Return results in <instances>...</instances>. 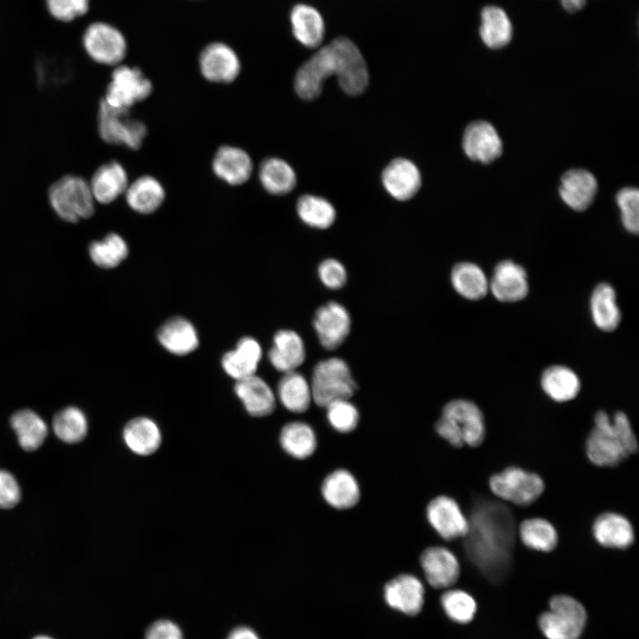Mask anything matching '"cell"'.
I'll return each mask as SVG.
<instances>
[{
  "label": "cell",
  "mask_w": 639,
  "mask_h": 639,
  "mask_svg": "<svg viewBox=\"0 0 639 639\" xmlns=\"http://www.w3.org/2000/svg\"><path fill=\"white\" fill-rule=\"evenodd\" d=\"M165 192L162 184L151 176H142L128 185L125 198L128 205L140 214H150L162 203Z\"/></svg>",
  "instance_id": "obj_35"
},
{
  "label": "cell",
  "mask_w": 639,
  "mask_h": 639,
  "mask_svg": "<svg viewBox=\"0 0 639 639\" xmlns=\"http://www.w3.org/2000/svg\"><path fill=\"white\" fill-rule=\"evenodd\" d=\"M312 401L326 407L339 399H350L357 390L348 364L340 358L319 361L313 367L311 378Z\"/></svg>",
  "instance_id": "obj_5"
},
{
  "label": "cell",
  "mask_w": 639,
  "mask_h": 639,
  "mask_svg": "<svg viewBox=\"0 0 639 639\" xmlns=\"http://www.w3.org/2000/svg\"><path fill=\"white\" fill-rule=\"evenodd\" d=\"M275 395L288 411L295 414L306 412L312 402L310 383L296 371L283 374Z\"/></svg>",
  "instance_id": "obj_34"
},
{
  "label": "cell",
  "mask_w": 639,
  "mask_h": 639,
  "mask_svg": "<svg viewBox=\"0 0 639 639\" xmlns=\"http://www.w3.org/2000/svg\"><path fill=\"white\" fill-rule=\"evenodd\" d=\"M50 203L57 215L70 223L90 217L94 212V197L83 178L65 176L49 190Z\"/></svg>",
  "instance_id": "obj_7"
},
{
  "label": "cell",
  "mask_w": 639,
  "mask_h": 639,
  "mask_svg": "<svg viewBox=\"0 0 639 639\" xmlns=\"http://www.w3.org/2000/svg\"><path fill=\"white\" fill-rule=\"evenodd\" d=\"M21 497L18 481L10 472L0 469V509H12Z\"/></svg>",
  "instance_id": "obj_49"
},
{
  "label": "cell",
  "mask_w": 639,
  "mask_h": 639,
  "mask_svg": "<svg viewBox=\"0 0 639 639\" xmlns=\"http://www.w3.org/2000/svg\"><path fill=\"white\" fill-rule=\"evenodd\" d=\"M10 422L20 446L26 451L38 449L48 434L47 424L43 419L29 409L14 413Z\"/></svg>",
  "instance_id": "obj_37"
},
{
  "label": "cell",
  "mask_w": 639,
  "mask_h": 639,
  "mask_svg": "<svg viewBox=\"0 0 639 639\" xmlns=\"http://www.w3.org/2000/svg\"><path fill=\"white\" fill-rule=\"evenodd\" d=\"M465 550L470 561L493 581H500L511 566L515 522L503 504L479 500L469 518Z\"/></svg>",
  "instance_id": "obj_1"
},
{
  "label": "cell",
  "mask_w": 639,
  "mask_h": 639,
  "mask_svg": "<svg viewBox=\"0 0 639 639\" xmlns=\"http://www.w3.org/2000/svg\"><path fill=\"white\" fill-rule=\"evenodd\" d=\"M540 386L549 398L563 403L577 397L581 383L572 368L564 365H552L542 372Z\"/></svg>",
  "instance_id": "obj_29"
},
{
  "label": "cell",
  "mask_w": 639,
  "mask_h": 639,
  "mask_svg": "<svg viewBox=\"0 0 639 639\" xmlns=\"http://www.w3.org/2000/svg\"><path fill=\"white\" fill-rule=\"evenodd\" d=\"M335 75L344 92L361 94L368 84L365 60L357 46L347 38H337L321 48L304 63L295 76L299 97L311 100L321 92L326 78Z\"/></svg>",
  "instance_id": "obj_2"
},
{
  "label": "cell",
  "mask_w": 639,
  "mask_h": 639,
  "mask_svg": "<svg viewBox=\"0 0 639 639\" xmlns=\"http://www.w3.org/2000/svg\"><path fill=\"white\" fill-rule=\"evenodd\" d=\"M438 436L454 447H476L485 439V424L481 409L465 398L447 402L435 424Z\"/></svg>",
  "instance_id": "obj_4"
},
{
  "label": "cell",
  "mask_w": 639,
  "mask_h": 639,
  "mask_svg": "<svg viewBox=\"0 0 639 639\" xmlns=\"http://www.w3.org/2000/svg\"><path fill=\"white\" fill-rule=\"evenodd\" d=\"M227 639H261L257 633L248 627H238L233 629Z\"/></svg>",
  "instance_id": "obj_51"
},
{
  "label": "cell",
  "mask_w": 639,
  "mask_h": 639,
  "mask_svg": "<svg viewBox=\"0 0 639 639\" xmlns=\"http://www.w3.org/2000/svg\"><path fill=\"white\" fill-rule=\"evenodd\" d=\"M122 438L127 447L138 455L155 453L162 443V433L156 422L148 417H136L124 427Z\"/></svg>",
  "instance_id": "obj_30"
},
{
  "label": "cell",
  "mask_w": 639,
  "mask_h": 639,
  "mask_svg": "<svg viewBox=\"0 0 639 639\" xmlns=\"http://www.w3.org/2000/svg\"><path fill=\"white\" fill-rule=\"evenodd\" d=\"M94 200L110 203L125 193L128 177L124 168L117 162H111L99 167L92 176L90 184Z\"/></svg>",
  "instance_id": "obj_31"
},
{
  "label": "cell",
  "mask_w": 639,
  "mask_h": 639,
  "mask_svg": "<svg viewBox=\"0 0 639 639\" xmlns=\"http://www.w3.org/2000/svg\"><path fill=\"white\" fill-rule=\"evenodd\" d=\"M596 191V179L586 170H570L561 178L559 187L561 199L574 210L586 209L594 200Z\"/></svg>",
  "instance_id": "obj_23"
},
{
  "label": "cell",
  "mask_w": 639,
  "mask_h": 639,
  "mask_svg": "<svg viewBox=\"0 0 639 639\" xmlns=\"http://www.w3.org/2000/svg\"><path fill=\"white\" fill-rule=\"evenodd\" d=\"M152 89L150 80L140 69L122 65L113 71L103 99L111 106L129 109L146 99Z\"/></svg>",
  "instance_id": "obj_10"
},
{
  "label": "cell",
  "mask_w": 639,
  "mask_h": 639,
  "mask_svg": "<svg viewBox=\"0 0 639 639\" xmlns=\"http://www.w3.org/2000/svg\"><path fill=\"white\" fill-rule=\"evenodd\" d=\"M589 311L592 321L601 331L612 332L619 327L621 312L611 284L601 282L595 287L589 299Z\"/></svg>",
  "instance_id": "obj_28"
},
{
  "label": "cell",
  "mask_w": 639,
  "mask_h": 639,
  "mask_svg": "<svg viewBox=\"0 0 639 639\" xmlns=\"http://www.w3.org/2000/svg\"><path fill=\"white\" fill-rule=\"evenodd\" d=\"M383 183L391 196L406 201L411 199L421 186L420 171L412 162L395 159L384 169Z\"/></svg>",
  "instance_id": "obj_25"
},
{
  "label": "cell",
  "mask_w": 639,
  "mask_h": 639,
  "mask_svg": "<svg viewBox=\"0 0 639 639\" xmlns=\"http://www.w3.org/2000/svg\"><path fill=\"white\" fill-rule=\"evenodd\" d=\"M451 284L462 297L477 301L489 292V278L484 270L475 263L461 262L451 271Z\"/></svg>",
  "instance_id": "obj_33"
},
{
  "label": "cell",
  "mask_w": 639,
  "mask_h": 639,
  "mask_svg": "<svg viewBox=\"0 0 639 639\" xmlns=\"http://www.w3.org/2000/svg\"><path fill=\"white\" fill-rule=\"evenodd\" d=\"M489 487L498 498L518 506L534 502L545 489L543 479L535 473L518 467H508L493 475Z\"/></svg>",
  "instance_id": "obj_8"
},
{
  "label": "cell",
  "mask_w": 639,
  "mask_h": 639,
  "mask_svg": "<svg viewBox=\"0 0 639 639\" xmlns=\"http://www.w3.org/2000/svg\"><path fill=\"white\" fill-rule=\"evenodd\" d=\"M279 441L282 450L296 460L311 457L318 446V438L314 429L307 422H290L280 430Z\"/></svg>",
  "instance_id": "obj_32"
},
{
  "label": "cell",
  "mask_w": 639,
  "mask_h": 639,
  "mask_svg": "<svg viewBox=\"0 0 639 639\" xmlns=\"http://www.w3.org/2000/svg\"><path fill=\"white\" fill-rule=\"evenodd\" d=\"M512 24L503 9L498 6H485L481 12L479 36L483 43L491 49L506 46L512 38Z\"/></svg>",
  "instance_id": "obj_36"
},
{
  "label": "cell",
  "mask_w": 639,
  "mask_h": 639,
  "mask_svg": "<svg viewBox=\"0 0 639 639\" xmlns=\"http://www.w3.org/2000/svg\"><path fill=\"white\" fill-rule=\"evenodd\" d=\"M637 439L628 417L616 412L611 417L605 411H597L594 427L586 440L589 461L599 467H615L636 453Z\"/></svg>",
  "instance_id": "obj_3"
},
{
  "label": "cell",
  "mask_w": 639,
  "mask_h": 639,
  "mask_svg": "<svg viewBox=\"0 0 639 639\" xmlns=\"http://www.w3.org/2000/svg\"><path fill=\"white\" fill-rule=\"evenodd\" d=\"M89 254L92 262L105 269L118 266L129 255V247L124 239L114 233L103 240L91 243Z\"/></svg>",
  "instance_id": "obj_41"
},
{
  "label": "cell",
  "mask_w": 639,
  "mask_h": 639,
  "mask_svg": "<svg viewBox=\"0 0 639 639\" xmlns=\"http://www.w3.org/2000/svg\"><path fill=\"white\" fill-rule=\"evenodd\" d=\"M33 639H53V638L47 636V635H37V636L34 637Z\"/></svg>",
  "instance_id": "obj_53"
},
{
  "label": "cell",
  "mask_w": 639,
  "mask_h": 639,
  "mask_svg": "<svg viewBox=\"0 0 639 639\" xmlns=\"http://www.w3.org/2000/svg\"><path fill=\"white\" fill-rule=\"evenodd\" d=\"M383 596L386 605L404 615H418L424 605L425 588L414 574L400 573L385 583Z\"/></svg>",
  "instance_id": "obj_12"
},
{
  "label": "cell",
  "mask_w": 639,
  "mask_h": 639,
  "mask_svg": "<svg viewBox=\"0 0 639 639\" xmlns=\"http://www.w3.org/2000/svg\"><path fill=\"white\" fill-rule=\"evenodd\" d=\"M325 408L327 422L334 430L346 434L358 427L359 412L350 399L334 401Z\"/></svg>",
  "instance_id": "obj_45"
},
{
  "label": "cell",
  "mask_w": 639,
  "mask_h": 639,
  "mask_svg": "<svg viewBox=\"0 0 639 639\" xmlns=\"http://www.w3.org/2000/svg\"><path fill=\"white\" fill-rule=\"evenodd\" d=\"M318 274L322 284L333 290L342 288L347 281L345 267L334 258L322 261L319 265Z\"/></svg>",
  "instance_id": "obj_47"
},
{
  "label": "cell",
  "mask_w": 639,
  "mask_h": 639,
  "mask_svg": "<svg viewBox=\"0 0 639 639\" xmlns=\"http://www.w3.org/2000/svg\"><path fill=\"white\" fill-rule=\"evenodd\" d=\"M621 212L624 228L637 234L639 230V192L634 187H625L616 196Z\"/></svg>",
  "instance_id": "obj_46"
},
{
  "label": "cell",
  "mask_w": 639,
  "mask_h": 639,
  "mask_svg": "<svg viewBox=\"0 0 639 639\" xmlns=\"http://www.w3.org/2000/svg\"><path fill=\"white\" fill-rule=\"evenodd\" d=\"M234 391L251 416H267L275 410V393L268 383L256 374L235 381Z\"/></svg>",
  "instance_id": "obj_20"
},
{
  "label": "cell",
  "mask_w": 639,
  "mask_h": 639,
  "mask_svg": "<svg viewBox=\"0 0 639 639\" xmlns=\"http://www.w3.org/2000/svg\"><path fill=\"white\" fill-rule=\"evenodd\" d=\"M489 292L501 303H516L525 299L529 292L525 269L512 260L499 262L489 279Z\"/></svg>",
  "instance_id": "obj_17"
},
{
  "label": "cell",
  "mask_w": 639,
  "mask_h": 639,
  "mask_svg": "<svg viewBox=\"0 0 639 639\" xmlns=\"http://www.w3.org/2000/svg\"><path fill=\"white\" fill-rule=\"evenodd\" d=\"M313 327L322 347L335 350L350 334L349 312L337 302H328L316 311Z\"/></svg>",
  "instance_id": "obj_15"
},
{
  "label": "cell",
  "mask_w": 639,
  "mask_h": 639,
  "mask_svg": "<svg viewBox=\"0 0 639 639\" xmlns=\"http://www.w3.org/2000/svg\"><path fill=\"white\" fill-rule=\"evenodd\" d=\"M291 23L296 38L307 47H316L322 40L324 23L312 7L298 4L291 12Z\"/></svg>",
  "instance_id": "obj_38"
},
{
  "label": "cell",
  "mask_w": 639,
  "mask_h": 639,
  "mask_svg": "<svg viewBox=\"0 0 639 639\" xmlns=\"http://www.w3.org/2000/svg\"><path fill=\"white\" fill-rule=\"evenodd\" d=\"M306 358L304 340L296 332L281 329L275 333L268 351L271 365L283 374L296 371Z\"/></svg>",
  "instance_id": "obj_21"
},
{
  "label": "cell",
  "mask_w": 639,
  "mask_h": 639,
  "mask_svg": "<svg viewBox=\"0 0 639 639\" xmlns=\"http://www.w3.org/2000/svg\"><path fill=\"white\" fill-rule=\"evenodd\" d=\"M199 66L204 78L213 83H231L241 72L237 53L223 42L206 45L200 53Z\"/></svg>",
  "instance_id": "obj_16"
},
{
  "label": "cell",
  "mask_w": 639,
  "mask_h": 639,
  "mask_svg": "<svg viewBox=\"0 0 639 639\" xmlns=\"http://www.w3.org/2000/svg\"><path fill=\"white\" fill-rule=\"evenodd\" d=\"M212 169L227 184L239 185L248 180L253 165L250 156L243 149L224 146L216 153Z\"/></svg>",
  "instance_id": "obj_26"
},
{
  "label": "cell",
  "mask_w": 639,
  "mask_h": 639,
  "mask_svg": "<svg viewBox=\"0 0 639 639\" xmlns=\"http://www.w3.org/2000/svg\"><path fill=\"white\" fill-rule=\"evenodd\" d=\"M99 132L109 144L138 149L146 136V125L130 116L129 109L109 106L104 99L99 108Z\"/></svg>",
  "instance_id": "obj_9"
},
{
  "label": "cell",
  "mask_w": 639,
  "mask_h": 639,
  "mask_svg": "<svg viewBox=\"0 0 639 639\" xmlns=\"http://www.w3.org/2000/svg\"><path fill=\"white\" fill-rule=\"evenodd\" d=\"M426 518L432 529L446 540L464 538L469 531V518L458 502L447 495H438L429 501Z\"/></svg>",
  "instance_id": "obj_13"
},
{
  "label": "cell",
  "mask_w": 639,
  "mask_h": 639,
  "mask_svg": "<svg viewBox=\"0 0 639 639\" xmlns=\"http://www.w3.org/2000/svg\"><path fill=\"white\" fill-rule=\"evenodd\" d=\"M420 565L428 584L434 588L447 589L458 580L461 566L456 556L443 546L426 548L420 556Z\"/></svg>",
  "instance_id": "obj_14"
},
{
  "label": "cell",
  "mask_w": 639,
  "mask_h": 639,
  "mask_svg": "<svg viewBox=\"0 0 639 639\" xmlns=\"http://www.w3.org/2000/svg\"><path fill=\"white\" fill-rule=\"evenodd\" d=\"M83 45L92 59L104 65L119 64L127 52V42L122 33L105 22H95L86 28Z\"/></svg>",
  "instance_id": "obj_11"
},
{
  "label": "cell",
  "mask_w": 639,
  "mask_h": 639,
  "mask_svg": "<svg viewBox=\"0 0 639 639\" xmlns=\"http://www.w3.org/2000/svg\"><path fill=\"white\" fill-rule=\"evenodd\" d=\"M320 493L325 502L338 510L355 507L361 497L356 477L348 469L339 468L329 472L322 480Z\"/></svg>",
  "instance_id": "obj_18"
},
{
  "label": "cell",
  "mask_w": 639,
  "mask_h": 639,
  "mask_svg": "<svg viewBox=\"0 0 639 639\" xmlns=\"http://www.w3.org/2000/svg\"><path fill=\"white\" fill-rule=\"evenodd\" d=\"M145 639H184V636L176 623L169 619H159L149 626Z\"/></svg>",
  "instance_id": "obj_50"
},
{
  "label": "cell",
  "mask_w": 639,
  "mask_h": 639,
  "mask_svg": "<svg viewBox=\"0 0 639 639\" xmlns=\"http://www.w3.org/2000/svg\"><path fill=\"white\" fill-rule=\"evenodd\" d=\"M52 430L61 441L75 444L82 441L88 431L83 412L75 406H67L58 412L52 421Z\"/></svg>",
  "instance_id": "obj_42"
},
{
  "label": "cell",
  "mask_w": 639,
  "mask_h": 639,
  "mask_svg": "<svg viewBox=\"0 0 639 639\" xmlns=\"http://www.w3.org/2000/svg\"><path fill=\"white\" fill-rule=\"evenodd\" d=\"M259 179L270 193L281 195L296 185V177L291 166L279 158H267L260 165Z\"/></svg>",
  "instance_id": "obj_39"
},
{
  "label": "cell",
  "mask_w": 639,
  "mask_h": 639,
  "mask_svg": "<svg viewBox=\"0 0 639 639\" xmlns=\"http://www.w3.org/2000/svg\"><path fill=\"white\" fill-rule=\"evenodd\" d=\"M46 4L51 14L61 21H70L89 9V0H46Z\"/></svg>",
  "instance_id": "obj_48"
},
{
  "label": "cell",
  "mask_w": 639,
  "mask_h": 639,
  "mask_svg": "<svg viewBox=\"0 0 639 639\" xmlns=\"http://www.w3.org/2000/svg\"><path fill=\"white\" fill-rule=\"evenodd\" d=\"M596 540L602 546L611 548H627L635 540L631 523L624 516L605 512L599 515L592 526Z\"/></svg>",
  "instance_id": "obj_27"
},
{
  "label": "cell",
  "mask_w": 639,
  "mask_h": 639,
  "mask_svg": "<svg viewBox=\"0 0 639 639\" xmlns=\"http://www.w3.org/2000/svg\"><path fill=\"white\" fill-rule=\"evenodd\" d=\"M560 2L566 12L574 13L583 9L587 0H560Z\"/></svg>",
  "instance_id": "obj_52"
},
{
  "label": "cell",
  "mask_w": 639,
  "mask_h": 639,
  "mask_svg": "<svg viewBox=\"0 0 639 639\" xmlns=\"http://www.w3.org/2000/svg\"><path fill=\"white\" fill-rule=\"evenodd\" d=\"M462 146L469 159L483 163L493 162L502 152V143L497 131L485 121L473 122L466 128Z\"/></svg>",
  "instance_id": "obj_19"
},
{
  "label": "cell",
  "mask_w": 639,
  "mask_h": 639,
  "mask_svg": "<svg viewBox=\"0 0 639 639\" xmlns=\"http://www.w3.org/2000/svg\"><path fill=\"white\" fill-rule=\"evenodd\" d=\"M440 604L446 617L457 624L471 621L477 611L475 599L466 591L447 588L440 597Z\"/></svg>",
  "instance_id": "obj_44"
},
{
  "label": "cell",
  "mask_w": 639,
  "mask_h": 639,
  "mask_svg": "<svg viewBox=\"0 0 639 639\" xmlns=\"http://www.w3.org/2000/svg\"><path fill=\"white\" fill-rule=\"evenodd\" d=\"M587 622L583 605L575 598L558 595L549 601V610L541 613L539 627L547 639H579Z\"/></svg>",
  "instance_id": "obj_6"
},
{
  "label": "cell",
  "mask_w": 639,
  "mask_h": 639,
  "mask_svg": "<svg viewBox=\"0 0 639 639\" xmlns=\"http://www.w3.org/2000/svg\"><path fill=\"white\" fill-rule=\"evenodd\" d=\"M518 535L525 547L537 551H552L558 542L555 526L540 517L524 520L518 527Z\"/></svg>",
  "instance_id": "obj_40"
},
{
  "label": "cell",
  "mask_w": 639,
  "mask_h": 639,
  "mask_svg": "<svg viewBox=\"0 0 639 639\" xmlns=\"http://www.w3.org/2000/svg\"><path fill=\"white\" fill-rule=\"evenodd\" d=\"M297 213L309 226L326 229L335 221V210L327 200L314 195H303L296 204Z\"/></svg>",
  "instance_id": "obj_43"
},
{
  "label": "cell",
  "mask_w": 639,
  "mask_h": 639,
  "mask_svg": "<svg viewBox=\"0 0 639 639\" xmlns=\"http://www.w3.org/2000/svg\"><path fill=\"white\" fill-rule=\"evenodd\" d=\"M157 339L170 353L184 356L199 346V336L193 323L184 317H173L158 329Z\"/></svg>",
  "instance_id": "obj_24"
},
{
  "label": "cell",
  "mask_w": 639,
  "mask_h": 639,
  "mask_svg": "<svg viewBox=\"0 0 639 639\" xmlns=\"http://www.w3.org/2000/svg\"><path fill=\"white\" fill-rule=\"evenodd\" d=\"M262 355L260 343L251 336H244L233 350L223 355L221 365L230 377L238 381L256 374Z\"/></svg>",
  "instance_id": "obj_22"
}]
</instances>
